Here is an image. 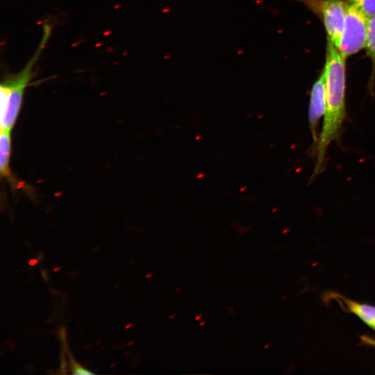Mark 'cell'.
Listing matches in <instances>:
<instances>
[{
  "mask_svg": "<svg viewBox=\"0 0 375 375\" xmlns=\"http://www.w3.org/2000/svg\"><path fill=\"white\" fill-rule=\"evenodd\" d=\"M12 151L11 131L1 130L0 133V172L11 183H13L10 168Z\"/></svg>",
  "mask_w": 375,
  "mask_h": 375,
  "instance_id": "obj_7",
  "label": "cell"
},
{
  "mask_svg": "<svg viewBox=\"0 0 375 375\" xmlns=\"http://www.w3.org/2000/svg\"><path fill=\"white\" fill-rule=\"evenodd\" d=\"M49 24L43 25L41 41L34 54L18 72L6 75L0 85L1 130L11 131L19 115L25 90L33 77V68L50 37Z\"/></svg>",
  "mask_w": 375,
  "mask_h": 375,
  "instance_id": "obj_2",
  "label": "cell"
},
{
  "mask_svg": "<svg viewBox=\"0 0 375 375\" xmlns=\"http://www.w3.org/2000/svg\"><path fill=\"white\" fill-rule=\"evenodd\" d=\"M326 110L325 79L323 72L314 82L310 94L308 106V124L313 140V146L317 142L319 134L318 126Z\"/></svg>",
  "mask_w": 375,
  "mask_h": 375,
  "instance_id": "obj_5",
  "label": "cell"
},
{
  "mask_svg": "<svg viewBox=\"0 0 375 375\" xmlns=\"http://www.w3.org/2000/svg\"><path fill=\"white\" fill-rule=\"evenodd\" d=\"M357 7L367 17L375 15V0H347Z\"/></svg>",
  "mask_w": 375,
  "mask_h": 375,
  "instance_id": "obj_9",
  "label": "cell"
},
{
  "mask_svg": "<svg viewBox=\"0 0 375 375\" xmlns=\"http://www.w3.org/2000/svg\"><path fill=\"white\" fill-rule=\"evenodd\" d=\"M315 14L323 23L327 40L335 46L343 29L347 1L344 0H298Z\"/></svg>",
  "mask_w": 375,
  "mask_h": 375,
  "instance_id": "obj_4",
  "label": "cell"
},
{
  "mask_svg": "<svg viewBox=\"0 0 375 375\" xmlns=\"http://www.w3.org/2000/svg\"><path fill=\"white\" fill-rule=\"evenodd\" d=\"M72 373L74 374H93V373L81 367L76 362H73Z\"/></svg>",
  "mask_w": 375,
  "mask_h": 375,
  "instance_id": "obj_10",
  "label": "cell"
},
{
  "mask_svg": "<svg viewBox=\"0 0 375 375\" xmlns=\"http://www.w3.org/2000/svg\"><path fill=\"white\" fill-rule=\"evenodd\" d=\"M368 18L347 1L343 29L335 45L344 58L347 59L365 49Z\"/></svg>",
  "mask_w": 375,
  "mask_h": 375,
  "instance_id": "obj_3",
  "label": "cell"
},
{
  "mask_svg": "<svg viewBox=\"0 0 375 375\" xmlns=\"http://www.w3.org/2000/svg\"><path fill=\"white\" fill-rule=\"evenodd\" d=\"M345 60L335 46L327 40L322 71L325 79L326 110L322 130L317 142L312 146L316 162L311 180L323 172L328 147L333 141L339 140L346 117Z\"/></svg>",
  "mask_w": 375,
  "mask_h": 375,
  "instance_id": "obj_1",
  "label": "cell"
},
{
  "mask_svg": "<svg viewBox=\"0 0 375 375\" xmlns=\"http://www.w3.org/2000/svg\"><path fill=\"white\" fill-rule=\"evenodd\" d=\"M335 297L340 299V302L342 303L347 309L357 315L368 326L375 331L374 306L360 303L338 294Z\"/></svg>",
  "mask_w": 375,
  "mask_h": 375,
  "instance_id": "obj_6",
  "label": "cell"
},
{
  "mask_svg": "<svg viewBox=\"0 0 375 375\" xmlns=\"http://www.w3.org/2000/svg\"><path fill=\"white\" fill-rule=\"evenodd\" d=\"M365 49L372 65L369 88L371 92H373L375 81V15L368 18Z\"/></svg>",
  "mask_w": 375,
  "mask_h": 375,
  "instance_id": "obj_8",
  "label": "cell"
}]
</instances>
